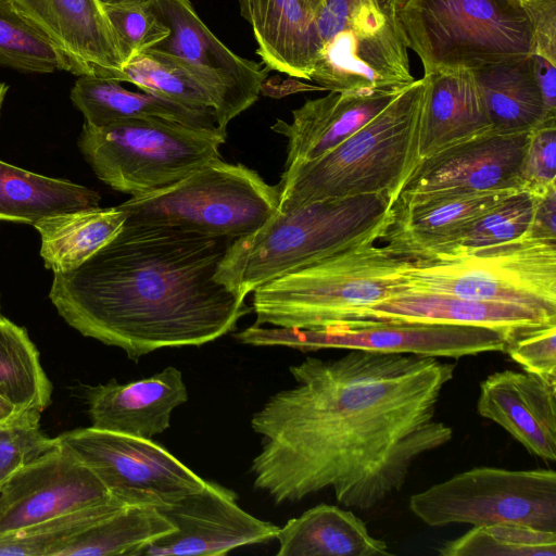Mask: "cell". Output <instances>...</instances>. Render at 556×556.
<instances>
[{"instance_id": "cell-18", "label": "cell", "mask_w": 556, "mask_h": 556, "mask_svg": "<svg viewBox=\"0 0 556 556\" xmlns=\"http://www.w3.org/2000/svg\"><path fill=\"white\" fill-rule=\"evenodd\" d=\"M515 191L397 195L379 240L384 251L406 261L447 252L483 213Z\"/></svg>"}, {"instance_id": "cell-34", "label": "cell", "mask_w": 556, "mask_h": 556, "mask_svg": "<svg viewBox=\"0 0 556 556\" xmlns=\"http://www.w3.org/2000/svg\"><path fill=\"white\" fill-rule=\"evenodd\" d=\"M0 66L34 74L72 73L68 61L9 0H0Z\"/></svg>"}, {"instance_id": "cell-5", "label": "cell", "mask_w": 556, "mask_h": 556, "mask_svg": "<svg viewBox=\"0 0 556 556\" xmlns=\"http://www.w3.org/2000/svg\"><path fill=\"white\" fill-rule=\"evenodd\" d=\"M403 262L369 242L280 276L252 292L255 325L295 329L356 325L365 308L404 290Z\"/></svg>"}, {"instance_id": "cell-50", "label": "cell", "mask_w": 556, "mask_h": 556, "mask_svg": "<svg viewBox=\"0 0 556 556\" xmlns=\"http://www.w3.org/2000/svg\"><path fill=\"white\" fill-rule=\"evenodd\" d=\"M1 315H2V314H1V303H0V316H1Z\"/></svg>"}, {"instance_id": "cell-9", "label": "cell", "mask_w": 556, "mask_h": 556, "mask_svg": "<svg viewBox=\"0 0 556 556\" xmlns=\"http://www.w3.org/2000/svg\"><path fill=\"white\" fill-rule=\"evenodd\" d=\"M309 80L329 91H402L415 81L396 12L379 0H326Z\"/></svg>"}, {"instance_id": "cell-14", "label": "cell", "mask_w": 556, "mask_h": 556, "mask_svg": "<svg viewBox=\"0 0 556 556\" xmlns=\"http://www.w3.org/2000/svg\"><path fill=\"white\" fill-rule=\"evenodd\" d=\"M169 28L153 50L188 72L214 102L216 126L226 129L258 99L268 70L227 48L204 24L190 0H147Z\"/></svg>"}, {"instance_id": "cell-39", "label": "cell", "mask_w": 556, "mask_h": 556, "mask_svg": "<svg viewBox=\"0 0 556 556\" xmlns=\"http://www.w3.org/2000/svg\"><path fill=\"white\" fill-rule=\"evenodd\" d=\"M104 10L117 36L125 64L169 35V28L147 1L130 5H104Z\"/></svg>"}, {"instance_id": "cell-8", "label": "cell", "mask_w": 556, "mask_h": 556, "mask_svg": "<svg viewBox=\"0 0 556 556\" xmlns=\"http://www.w3.org/2000/svg\"><path fill=\"white\" fill-rule=\"evenodd\" d=\"M227 130L164 118H132L96 127L84 123L78 147L97 177L138 197L168 187L220 156Z\"/></svg>"}, {"instance_id": "cell-32", "label": "cell", "mask_w": 556, "mask_h": 556, "mask_svg": "<svg viewBox=\"0 0 556 556\" xmlns=\"http://www.w3.org/2000/svg\"><path fill=\"white\" fill-rule=\"evenodd\" d=\"M52 383L25 328L0 316V396L23 410L41 414L51 403Z\"/></svg>"}, {"instance_id": "cell-41", "label": "cell", "mask_w": 556, "mask_h": 556, "mask_svg": "<svg viewBox=\"0 0 556 556\" xmlns=\"http://www.w3.org/2000/svg\"><path fill=\"white\" fill-rule=\"evenodd\" d=\"M505 352L523 370L556 381V324L516 336Z\"/></svg>"}, {"instance_id": "cell-24", "label": "cell", "mask_w": 556, "mask_h": 556, "mask_svg": "<svg viewBox=\"0 0 556 556\" xmlns=\"http://www.w3.org/2000/svg\"><path fill=\"white\" fill-rule=\"evenodd\" d=\"M422 78L420 160L492 130L483 97L470 70H441Z\"/></svg>"}, {"instance_id": "cell-17", "label": "cell", "mask_w": 556, "mask_h": 556, "mask_svg": "<svg viewBox=\"0 0 556 556\" xmlns=\"http://www.w3.org/2000/svg\"><path fill=\"white\" fill-rule=\"evenodd\" d=\"M530 135L491 130L421 159L399 195L520 190Z\"/></svg>"}, {"instance_id": "cell-44", "label": "cell", "mask_w": 556, "mask_h": 556, "mask_svg": "<svg viewBox=\"0 0 556 556\" xmlns=\"http://www.w3.org/2000/svg\"><path fill=\"white\" fill-rule=\"evenodd\" d=\"M532 60L543 97L545 121H554L556 119V65L536 54H532Z\"/></svg>"}, {"instance_id": "cell-13", "label": "cell", "mask_w": 556, "mask_h": 556, "mask_svg": "<svg viewBox=\"0 0 556 556\" xmlns=\"http://www.w3.org/2000/svg\"><path fill=\"white\" fill-rule=\"evenodd\" d=\"M125 506H170L206 482L152 439L78 428L56 437Z\"/></svg>"}, {"instance_id": "cell-6", "label": "cell", "mask_w": 556, "mask_h": 556, "mask_svg": "<svg viewBox=\"0 0 556 556\" xmlns=\"http://www.w3.org/2000/svg\"><path fill=\"white\" fill-rule=\"evenodd\" d=\"M396 15L424 75L471 71L534 51L532 22L520 0H406Z\"/></svg>"}, {"instance_id": "cell-30", "label": "cell", "mask_w": 556, "mask_h": 556, "mask_svg": "<svg viewBox=\"0 0 556 556\" xmlns=\"http://www.w3.org/2000/svg\"><path fill=\"white\" fill-rule=\"evenodd\" d=\"M100 200L85 186L0 160V220L34 225L47 216L99 206Z\"/></svg>"}, {"instance_id": "cell-15", "label": "cell", "mask_w": 556, "mask_h": 556, "mask_svg": "<svg viewBox=\"0 0 556 556\" xmlns=\"http://www.w3.org/2000/svg\"><path fill=\"white\" fill-rule=\"evenodd\" d=\"M112 501L91 469L58 442L0 490V534Z\"/></svg>"}, {"instance_id": "cell-31", "label": "cell", "mask_w": 556, "mask_h": 556, "mask_svg": "<svg viewBox=\"0 0 556 556\" xmlns=\"http://www.w3.org/2000/svg\"><path fill=\"white\" fill-rule=\"evenodd\" d=\"M175 530L153 506H125L88 527L56 556H141L153 542Z\"/></svg>"}, {"instance_id": "cell-12", "label": "cell", "mask_w": 556, "mask_h": 556, "mask_svg": "<svg viewBox=\"0 0 556 556\" xmlns=\"http://www.w3.org/2000/svg\"><path fill=\"white\" fill-rule=\"evenodd\" d=\"M233 337L255 346L363 350L434 358L505 352L513 340L503 331L478 326L372 320L328 329L265 328L254 324Z\"/></svg>"}, {"instance_id": "cell-29", "label": "cell", "mask_w": 556, "mask_h": 556, "mask_svg": "<svg viewBox=\"0 0 556 556\" xmlns=\"http://www.w3.org/2000/svg\"><path fill=\"white\" fill-rule=\"evenodd\" d=\"M127 213L117 206L90 207L41 218L33 226L41 238L40 255L53 273L77 268L122 229Z\"/></svg>"}, {"instance_id": "cell-25", "label": "cell", "mask_w": 556, "mask_h": 556, "mask_svg": "<svg viewBox=\"0 0 556 556\" xmlns=\"http://www.w3.org/2000/svg\"><path fill=\"white\" fill-rule=\"evenodd\" d=\"M277 556H383L384 541L372 536L350 510L320 504L279 528Z\"/></svg>"}, {"instance_id": "cell-43", "label": "cell", "mask_w": 556, "mask_h": 556, "mask_svg": "<svg viewBox=\"0 0 556 556\" xmlns=\"http://www.w3.org/2000/svg\"><path fill=\"white\" fill-rule=\"evenodd\" d=\"M530 235L556 240V187L536 197L534 217Z\"/></svg>"}, {"instance_id": "cell-21", "label": "cell", "mask_w": 556, "mask_h": 556, "mask_svg": "<svg viewBox=\"0 0 556 556\" xmlns=\"http://www.w3.org/2000/svg\"><path fill=\"white\" fill-rule=\"evenodd\" d=\"M187 401L181 371L174 366L148 378L126 383L112 379L86 390L91 427L149 440L169 428L173 410Z\"/></svg>"}, {"instance_id": "cell-38", "label": "cell", "mask_w": 556, "mask_h": 556, "mask_svg": "<svg viewBox=\"0 0 556 556\" xmlns=\"http://www.w3.org/2000/svg\"><path fill=\"white\" fill-rule=\"evenodd\" d=\"M40 415L28 412L0 424V490L21 467L56 445V438L40 430Z\"/></svg>"}, {"instance_id": "cell-27", "label": "cell", "mask_w": 556, "mask_h": 556, "mask_svg": "<svg viewBox=\"0 0 556 556\" xmlns=\"http://www.w3.org/2000/svg\"><path fill=\"white\" fill-rule=\"evenodd\" d=\"M483 97L492 130L531 132L546 123L532 54L471 70Z\"/></svg>"}, {"instance_id": "cell-42", "label": "cell", "mask_w": 556, "mask_h": 556, "mask_svg": "<svg viewBox=\"0 0 556 556\" xmlns=\"http://www.w3.org/2000/svg\"><path fill=\"white\" fill-rule=\"evenodd\" d=\"M532 22L533 54L556 65V0L522 1Z\"/></svg>"}, {"instance_id": "cell-16", "label": "cell", "mask_w": 556, "mask_h": 556, "mask_svg": "<svg viewBox=\"0 0 556 556\" xmlns=\"http://www.w3.org/2000/svg\"><path fill=\"white\" fill-rule=\"evenodd\" d=\"M237 501L231 489L206 481L199 491L159 508L175 530L150 544L142 555L224 556L275 540L280 527L254 517Z\"/></svg>"}, {"instance_id": "cell-3", "label": "cell", "mask_w": 556, "mask_h": 556, "mask_svg": "<svg viewBox=\"0 0 556 556\" xmlns=\"http://www.w3.org/2000/svg\"><path fill=\"white\" fill-rule=\"evenodd\" d=\"M391 206L381 195H359L277 212L258 230L232 241L214 278L247 298L273 279L378 241Z\"/></svg>"}, {"instance_id": "cell-48", "label": "cell", "mask_w": 556, "mask_h": 556, "mask_svg": "<svg viewBox=\"0 0 556 556\" xmlns=\"http://www.w3.org/2000/svg\"><path fill=\"white\" fill-rule=\"evenodd\" d=\"M380 3L388 10L397 12L406 0H379Z\"/></svg>"}, {"instance_id": "cell-36", "label": "cell", "mask_w": 556, "mask_h": 556, "mask_svg": "<svg viewBox=\"0 0 556 556\" xmlns=\"http://www.w3.org/2000/svg\"><path fill=\"white\" fill-rule=\"evenodd\" d=\"M123 507L125 505L112 501L0 534V556H56L75 535Z\"/></svg>"}, {"instance_id": "cell-37", "label": "cell", "mask_w": 556, "mask_h": 556, "mask_svg": "<svg viewBox=\"0 0 556 556\" xmlns=\"http://www.w3.org/2000/svg\"><path fill=\"white\" fill-rule=\"evenodd\" d=\"M536 197L527 191L509 193L483 213L448 251L505 243L530 233Z\"/></svg>"}, {"instance_id": "cell-40", "label": "cell", "mask_w": 556, "mask_h": 556, "mask_svg": "<svg viewBox=\"0 0 556 556\" xmlns=\"http://www.w3.org/2000/svg\"><path fill=\"white\" fill-rule=\"evenodd\" d=\"M520 190L534 197L556 187V119L531 131L520 169Z\"/></svg>"}, {"instance_id": "cell-49", "label": "cell", "mask_w": 556, "mask_h": 556, "mask_svg": "<svg viewBox=\"0 0 556 556\" xmlns=\"http://www.w3.org/2000/svg\"><path fill=\"white\" fill-rule=\"evenodd\" d=\"M9 90V86L4 83H0V111L4 101V98L7 96V92Z\"/></svg>"}, {"instance_id": "cell-35", "label": "cell", "mask_w": 556, "mask_h": 556, "mask_svg": "<svg viewBox=\"0 0 556 556\" xmlns=\"http://www.w3.org/2000/svg\"><path fill=\"white\" fill-rule=\"evenodd\" d=\"M116 80L130 83L142 91L188 108L214 110V102L207 91L188 72L153 49L129 60Z\"/></svg>"}, {"instance_id": "cell-7", "label": "cell", "mask_w": 556, "mask_h": 556, "mask_svg": "<svg viewBox=\"0 0 556 556\" xmlns=\"http://www.w3.org/2000/svg\"><path fill=\"white\" fill-rule=\"evenodd\" d=\"M401 276L403 291L509 303L556 316V240L528 233L505 243L404 260Z\"/></svg>"}, {"instance_id": "cell-28", "label": "cell", "mask_w": 556, "mask_h": 556, "mask_svg": "<svg viewBox=\"0 0 556 556\" xmlns=\"http://www.w3.org/2000/svg\"><path fill=\"white\" fill-rule=\"evenodd\" d=\"M251 26L267 70L309 80L319 43L300 0H264Z\"/></svg>"}, {"instance_id": "cell-20", "label": "cell", "mask_w": 556, "mask_h": 556, "mask_svg": "<svg viewBox=\"0 0 556 556\" xmlns=\"http://www.w3.org/2000/svg\"><path fill=\"white\" fill-rule=\"evenodd\" d=\"M477 412L532 455L556 460V381L526 370L495 371L480 383Z\"/></svg>"}, {"instance_id": "cell-26", "label": "cell", "mask_w": 556, "mask_h": 556, "mask_svg": "<svg viewBox=\"0 0 556 556\" xmlns=\"http://www.w3.org/2000/svg\"><path fill=\"white\" fill-rule=\"evenodd\" d=\"M70 98L83 113L85 123L96 127L132 118H164L192 127H216L213 110H197L150 92L130 91L110 78L79 76Z\"/></svg>"}, {"instance_id": "cell-51", "label": "cell", "mask_w": 556, "mask_h": 556, "mask_svg": "<svg viewBox=\"0 0 556 556\" xmlns=\"http://www.w3.org/2000/svg\"><path fill=\"white\" fill-rule=\"evenodd\" d=\"M520 1H530V0H520Z\"/></svg>"}, {"instance_id": "cell-45", "label": "cell", "mask_w": 556, "mask_h": 556, "mask_svg": "<svg viewBox=\"0 0 556 556\" xmlns=\"http://www.w3.org/2000/svg\"><path fill=\"white\" fill-rule=\"evenodd\" d=\"M25 413H28V410H23L0 396V424L11 422L20 418Z\"/></svg>"}, {"instance_id": "cell-19", "label": "cell", "mask_w": 556, "mask_h": 556, "mask_svg": "<svg viewBox=\"0 0 556 556\" xmlns=\"http://www.w3.org/2000/svg\"><path fill=\"white\" fill-rule=\"evenodd\" d=\"M68 61L72 74L116 80L125 60L100 0H9Z\"/></svg>"}, {"instance_id": "cell-23", "label": "cell", "mask_w": 556, "mask_h": 556, "mask_svg": "<svg viewBox=\"0 0 556 556\" xmlns=\"http://www.w3.org/2000/svg\"><path fill=\"white\" fill-rule=\"evenodd\" d=\"M367 320L478 326L503 331L514 339L522 332L555 325L556 316L509 303L403 291L365 308L358 324Z\"/></svg>"}, {"instance_id": "cell-46", "label": "cell", "mask_w": 556, "mask_h": 556, "mask_svg": "<svg viewBox=\"0 0 556 556\" xmlns=\"http://www.w3.org/2000/svg\"><path fill=\"white\" fill-rule=\"evenodd\" d=\"M304 10L313 17L317 15V13L323 8L326 0H300Z\"/></svg>"}, {"instance_id": "cell-2", "label": "cell", "mask_w": 556, "mask_h": 556, "mask_svg": "<svg viewBox=\"0 0 556 556\" xmlns=\"http://www.w3.org/2000/svg\"><path fill=\"white\" fill-rule=\"evenodd\" d=\"M235 239L127 217L85 263L53 273L49 298L79 333L135 362L160 349L201 346L252 312L214 278Z\"/></svg>"}, {"instance_id": "cell-52", "label": "cell", "mask_w": 556, "mask_h": 556, "mask_svg": "<svg viewBox=\"0 0 556 556\" xmlns=\"http://www.w3.org/2000/svg\"><path fill=\"white\" fill-rule=\"evenodd\" d=\"M240 1H248V0H240Z\"/></svg>"}, {"instance_id": "cell-22", "label": "cell", "mask_w": 556, "mask_h": 556, "mask_svg": "<svg viewBox=\"0 0 556 556\" xmlns=\"http://www.w3.org/2000/svg\"><path fill=\"white\" fill-rule=\"evenodd\" d=\"M403 91V90H402ZM402 91H330L270 127L288 140L285 168L325 155L383 111Z\"/></svg>"}, {"instance_id": "cell-1", "label": "cell", "mask_w": 556, "mask_h": 556, "mask_svg": "<svg viewBox=\"0 0 556 556\" xmlns=\"http://www.w3.org/2000/svg\"><path fill=\"white\" fill-rule=\"evenodd\" d=\"M289 370L295 384L251 419L261 437L254 486L276 504L330 489L338 503L370 509L403 488L420 456L453 438L435 418L452 363L349 350L334 359L308 356Z\"/></svg>"}, {"instance_id": "cell-4", "label": "cell", "mask_w": 556, "mask_h": 556, "mask_svg": "<svg viewBox=\"0 0 556 556\" xmlns=\"http://www.w3.org/2000/svg\"><path fill=\"white\" fill-rule=\"evenodd\" d=\"M424 78L319 159L285 168L278 212L337 198L381 195L392 204L418 165Z\"/></svg>"}, {"instance_id": "cell-10", "label": "cell", "mask_w": 556, "mask_h": 556, "mask_svg": "<svg viewBox=\"0 0 556 556\" xmlns=\"http://www.w3.org/2000/svg\"><path fill=\"white\" fill-rule=\"evenodd\" d=\"M279 188L241 164L216 156L186 178L118 205L127 217L239 238L262 228L277 212Z\"/></svg>"}, {"instance_id": "cell-33", "label": "cell", "mask_w": 556, "mask_h": 556, "mask_svg": "<svg viewBox=\"0 0 556 556\" xmlns=\"http://www.w3.org/2000/svg\"><path fill=\"white\" fill-rule=\"evenodd\" d=\"M437 552L441 556H555L556 532L510 522L479 526Z\"/></svg>"}, {"instance_id": "cell-47", "label": "cell", "mask_w": 556, "mask_h": 556, "mask_svg": "<svg viewBox=\"0 0 556 556\" xmlns=\"http://www.w3.org/2000/svg\"><path fill=\"white\" fill-rule=\"evenodd\" d=\"M144 1L147 0H100L103 5H130Z\"/></svg>"}, {"instance_id": "cell-11", "label": "cell", "mask_w": 556, "mask_h": 556, "mask_svg": "<svg viewBox=\"0 0 556 556\" xmlns=\"http://www.w3.org/2000/svg\"><path fill=\"white\" fill-rule=\"evenodd\" d=\"M408 506L430 527L510 522L556 532V472L476 467L412 495Z\"/></svg>"}]
</instances>
